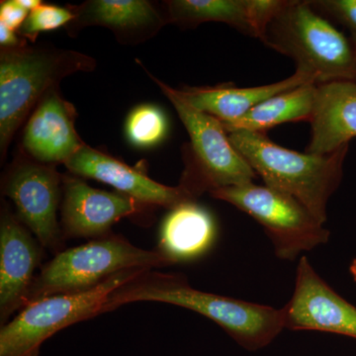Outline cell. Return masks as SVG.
I'll return each instance as SVG.
<instances>
[{
  "mask_svg": "<svg viewBox=\"0 0 356 356\" xmlns=\"http://www.w3.org/2000/svg\"><path fill=\"white\" fill-rule=\"evenodd\" d=\"M135 302H159L200 314L248 351L266 348L284 331L281 308L196 289L182 274L144 271L112 292L105 313Z\"/></svg>",
  "mask_w": 356,
  "mask_h": 356,
  "instance_id": "1",
  "label": "cell"
},
{
  "mask_svg": "<svg viewBox=\"0 0 356 356\" xmlns=\"http://www.w3.org/2000/svg\"><path fill=\"white\" fill-rule=\"evenodd\" d=\"M228 135L266 186L292 196L318 221L327 222V203L343 178L348 145L327 154H301L275 144L264 133Z\"/></svg>",
  "mask_w": 356,
  "mask_h": 356,
  "instance_id": "2",
  "label": "cell"
},
{
  "mask_svg": "<svg viewBox=\"0 0 356 356\" xmlns=\"http://www.w3.org/2000/svg\"><path fill=\"white\" fill-rule=\"evenodd\" d=\"M83 53L46 44H25L0 49V154L1 161L18 129L40 100L65 77L95 70Z\"/></svg>",
  "mask_w": 356,
  "mask_h": 356,
  "instance_id": "3",
  "label": "cell"
},
{
  "mask_svg": "<svg viewBox=\"0 0 356 356\" xmlns=\"http://www.w3.org/2000/svg\"><path fill=\"white\" fill-rule=\"evenodd\" d=\"M261 41L291 58L296 72L315 84L356 81V47L309 1H289L268 25Z\"/></svg>",
  "mask_w": 356,
  "mask_h": 356,
  "instance_id": "4",
  "label": "cell"
},
{
  "mask_svg": "<svg viewBox=\"0 0 356 356\" xmlns=\"http://www.w3.org/2000/svg\"><path fill=\"white\" fill-rule=\"evenodd\" d=\"M172 266L158 250H143L121 236L95 238L62 250L36 275L24 306L58 294L88 291L105 280L131 269Z\"/></svg>",
  "mask_w": 356,
  "mask_h": 356,
  "instance_id": "5",
  "label": "cell"
},
{
  "mask_svg": "<svg viewBox=\"0 0 356 356\" xmlns=\"http://www.w3.org/2000/svg\"><path fill=\"white\" fill-rule=\"evenodd\" d=\"M146 72L172 103L191 138L192 156L180 185L197 199L204 192L252 184L257 173L233 146L222 122L191 106L179 90Z\"/></svg>",
  "mask_w": 356,
  "mask_h": 356,
  "instance_id": "6",
  "label": "cell"
},
{
  "mask_svg": "<svg viewBox=\"0 0 356 356\" xmlns=\"http://www.w3.org/2000/svg\"><path fill=\"white\" fill-rule=\"evenodd\" d=\"M149 269H131L88 291L36 300L0 330V356H39L42 344L65 327L105 314L110 295Z\"/></svg>",
  "mask_w": 356,
  "mask_h": 356,
  "instance_id": "7",
  "label": "cell"
},
{
  "mask_svg": "<svg viewBox=\"0 0 356 356\" xmlns=\"http://www.w3.org/2000/svg\"><path fill=\"white\" fill-rule=\"evenodd\" d=\"M254 219L264 229L274 254L294 261L329 242V229L292 196L270 187L248 184L222 187L210 192Z\"/></svg>",
  "mask_w": 356,
  "mask_h": 356,
  "instance_id": "8",
  "label": "cell"
},
{
  "mask_svg": "<svg viewBox=\"0 0 356 356\" xmlns=\"http://www.w3.org/2000/svg\"><path fill=\"white\" fill-rule=\"evenodd\" d=\"M2 191L42 248L56 254L62 252L64 236L57 213L63 196V175L57 165L39 163L21 152L2 179Z\"/></svg>",
  "mask_w": 356,
  "mask_h": 356,
  "instance_id": "9",
  "label": "cell"
},
{
  "mask_svg": "<svg viewBox=\"0 0 356 356\" xmlns=\"http://www.w3.org/2000/svg\"><path fill=\"white\" fill-rule=\"evenodd\" d=\"M281 311L284 330L330 332L356 339V307L318 275L305 255L299 259L291 298Z\"/></svg>",
  "mask_w": 356,
  "mask_h": 356,
  "instance_id": "10",
  "label": "cell"
},
{
  "mask_svg": "<svg viewBox=\"0 0 356 356\" xmlns=\"http://www.w3.org/2000/svg\"><path fill=\"white\" fill-rule=\"evenodd\" d=\"M119 192L96 189L74 175H63L62 227L64 238H100L124 218L154 209Z\"/></svg>",
  "mask_w": 356,
  "mask_h": 356,
  "instance_id": "11",
  "label": "cell"
},
{
  "mask_svg": "<svg viewBox=\"0 0 356 356\" xmlns=\"http://www.w3.org/2000/svg\"><path fill=\"white\" fill-rule=\"evenodd\" d=\"M65 165L72 175L108 184L119 193L153 207L170 210L180 204L196 201L182 185L172 187L159 184L139 165L130 166L86 144Z\"/></svg>",
  "mask_w": 356,
  "mask_h": 356,
  "instance_id": "12",
  "label": "cell"
},
{
  "mask_svg": "<svg viewBox=\"0 0 356 356\" xmlns=\"http://www.w3.org/2000/svg\"><path fill=\"white\" fill-rule=\"evenodd\" d=\"M42 257V245L8 206L0 219V318L1 324L24 306Z\"/></svg>",
  "mask_w": 356,
  "mask_h": 356,
  "instance_id": "13",
  "label": "cell"
},
{
  "mask_svg": "<svg viewBox=\"0 0 356 356\" xmlns=\"http://www.w3.org/2000/svg\"><path fill=\"white\" fill-rule=\"evenodd\" d=\"M76 115L58 88L51 89L28 118L21 152L39 163L65 165L86 145L76 132Z\"/></svg>",
  "mask_w": 356,
  "mask_h": 356,
  "instance_id": "14",
  "label": "cell"
},
{
  "mask_svg": "<svg viewBox=\"0 0 356 356\" xmlns=\"http://www.w3.org/2000/svg\"><path fill=\"white\" fill-rule=\"evenodd\" d=\"M74 18L65 29L76 37L89 26H100L114 33L123 44H136L156 36L168 20L147 0H88L70 6Z\"/></svg>",
  "mask_w": 356,
  "mask_h": 356,
  "instance_id": "15",
  "label": "cell"
},
{
  "mask_svg": "<svg viewBox=\"0 0 356 356\" xmlns=\"http://www.w3.org/2000/svg\"><path fill=\"white\" fill-rule=\"evenodd\" d=\"M312 136L306 153H334L356 138V81L316 86Z\"/></svg>",
  "mask_w": 356,
  "mask_h": 356,
  "instance_id": "16",
  "label": "cell"
},
{
  "mask_svg": "<svg viewBox=\"0 0 356 356\" xmlns=\"http://www.w3.org/2000/svg\"><path fill=\"white\" fill-rule=\"evenodd\" d=\"M217 236L214 218L196 201L170 210L159 229L158 252L170 264L193 261L207 254Z\"/></svg>",
  "mask_w": 356,
  "mask_h": 356,
  "instance_id": "17",
  "label": "cell"
},
{
  "mask_svg": "<svg viewBox=\"0 0 356 356\" xmlns=\"http://www.w3.org/2000/svg\"><path fill=\"white\" fill-rule=\"evenodd\" d=\"M309 83L315 84L304 74L295 72L293 76L278 83L255 88H236L232 83H222L200 88L184 86L179 92L191 106L215 117L222 124H228L238 120L271 96Z\"/></svg>",
  "mask_w": 356,
  "mask_h": 356,
  "instance_id": "18",
  "label": "cell"
},
{
  "mask_svg": "<svg viewBox=\"0 0 356 356\" xmlns=\"http://www.w3.org/2000/svg\"><path fill=\"white\" fill-rule=\"evenodd\" d=\"M316 86L309 83L271 96L254 107L238 120L222 124L227 133H264L269 129L290 123V122H310L315 102Z\"/></svg>",
  "mask_w": 356,
  "mask_h": 356,
  "instance_id": "19",
  "label": "cell"
},
{
  "mask_svg": "<svg viewBox=\"0 0 356 356\" xmlns=\"http://www.w3.org/2000/svg\"><path fill=\"white\" fill-rule=\"evenodd\" d=\"M168 23L197 27L201 23L221 22L248 36L257 37L248 0H170L165 2Z\"/></svg>",
  "mask_w": 356,
  "mask_h": 356,
  "instance_id": "20",
  "label": "cell"
},
{
  "mask_svg": "<svg viewBox=\"0 0 356 356\" xmlns=\"http://www.w3.org/2000/svg\"><path fill=\"white\" fill-rule=\"evenodd\" d=\"M168 131L165 114L156 105L136 106L126 119V137L131 145L140 149L158 146L165 140Z\"/></svg>",
  "mask_w": 356,
  "mask_h": 356,
  "instance_id": "21",
  "label": "cell"
},
{
  "mask_svg": "<svg viewBox=\"0 0 356 356\" xmlns=\"http://www.w3.org/2000/svg\"><path fill=\"white\" fill-rule=\"evenodd\" d=\"M74 18V13L70 6H58L43 3L30 11L18 35L26 41L34 44L40 33L65 27Z\"/></svg>",
  "mask_w": 356,
  "mask_h": 356,
  "instance_id": "22",
  "label": "cell"
},
{
  "mask_svg": "<svg viewBox=\"0 0 356 356\" xmlns=\"http://www.w3.org/2000/svg\"><path fill=\"white\" fill-rule=\"evenodd\" d=\"M310 3L321 15L348 30L356 47V0H310Z\"/></svg>",
  "mask_w": 356,
  "mask_h": 356,
  "instance_id": "23",
  "label": "cell"
},
{
  "mask_svg": "<svg viewBox=\"0 0 356 356\" xmlns=\"http://www.w3.org/2000/svg\"><path fill=\"white\" fill-rule=\"evenodd\" d=\"M28 15L29 11L21 6L17 0H2L0 2V23L13 31H19Z\"/></svg>",
  "mask_w": 356,
  "mask_h": 356,
  "instance_id": "24",
  "label": "cell"
},
{
  "mask_svg": "<svg viewBox=\"0 0 356 356\" xmlns=\"http://www.w3.org/2000/svg\"><path fill=\"white\" fill-rule=\"evenodd\" d=\"M25 39L21 38L17 32L9 29L7 26L0 23V47L1 49H11L25 44Z\"/></svg>",
  "mask_w": 356,
  "mask_h": 356,
  "instance_id": "25",
  "label": "cell"
},
{
  "mask_svg": "<svg viewBox=\"0 0 356 356\" xmlns=\"http://www.w3.org/2000/svg\"><path fill=\"white\" fill-rule=\"evenodd\" d=\"M350 273L351 277L353 278V280L356 282V259H353L350 266Z\"/></svg>",
  "mask_w": 356,
  "mask_h": 356,
  "instance_id": "26",
  "label": "cell"
}]
</instances>
